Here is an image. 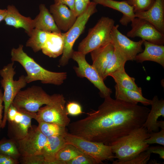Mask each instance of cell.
Masks as SVG:
<instances>
[{
	"label": "cell",
	"instance_id": "obj_1",
	"mask_svg": "<svg viewBox=\"0 0 164 164\" xmlns=\"http://www.w3.org/2000/svg\"><path fill=\"white\" fill-rule=\"evenodd\" d=\"M150 109L110 96L105 97L97 110L70 123V133L87 140L110 145L114 142L143 127Z\"/></svg>",
	"mask_w": 164,
	"mask_h": 164
},
{
	"label": "cell",
	"instance_id": "obj_2",
	"mask_svg": "<svg viewBox=\"0 0 164 164\" xmlns=\"http://www.w3.org/2000/svg\"><path fill=\"white\" fill-rule=\"evenodd\" d=\"M23 47L21 44L16 48H13L11 59L12 62H18L24 68L27 73L25 77L27 83L37 80L44 84L56 85L63 83L67 78L66 72H53L44 69L24 51Z\"/></svg>",
	"mask_w": 164,
	"mask_h": 164
},
{
	"label": "cell",
	"instance_id": "obj_3",
	"mask_svg": "<svg viewBox=\"0 0 164 164\" xmlns=\"http://www.w3.org/2000/svg\"><path fill=\"white\" fill-rule=\"evenodd\" d=\"M149 136L146 129L142 127L113 142L110 145L115 158L117 159L114 161L112 164H121L146 151L149 145L145 141Z\"/></svg>",
	"mask_w": 164,
	"mask_h": 164
},
{
	"label": "cell",
	"instance_id": "obj_4",
	"mask_svg": "<svg viewBox=\"0 0 164 164\" xmlns=\"http://www.w3.org/2000/svg\"><path fill=\"white\" fill-rule=\"evenodd\" d=\"M115 21L108 17H102L90 29L87 36L79 43L78 51L85 55L111 42V33Z\"/></svg>",
	"mask_w": 164,
	"mask_h": 164
},
{
	"label": "cell",
	"instance_id": "obj_5",
	"mask_svg": "<svg viewBox=\"0 0 164 164\" xmlns=\"http://www.w3.org/2000/svg\"><path fill=\"white\" fill-rule=\"evenodd\" d=\"M14 64V62H12L0 70V75L2 77L0 83L1 87L4 90V115L0 125V128H2L5 126L7 121V113L9 108L17 94L27 84L25 76L23 75L20 76L18 80H14V77L16 73Z\"/></svg>",
	"mask_w": 164,
	"mask_h": 164
},
{
	"label": "cell",
	"instance_id": "obj_6",
	"mask_svg": "<svg viewBox=\"0 0 164 164\" xmlns=\"http://www.w3.org/2000/svg\"><path fill=\"white\" fill-rule=\"evenodd\" d=\"M97 5L95 2H90L85 11L77 17L72 26L65 33H62L64 45L62 56L59 61L60 66H66L71 58L74 43L84 30L90 17L97 12Z\"/></svg>",
	"mask_w": 164,
	"mask_h": 164
},
{
	"label": "cell",
	"instance_id": "obj_7",
	"mask_svg": "<svg viewBox=\"0 0 164 164\" xmlns=\"http://www.w3.org/2000/svg\"><path fill=\"white\" fill-rule=\"evenodd\" d=\"M51 97L50 102L40 108L34 119L38 122L43 121L68 126L70 120L68 117L64 96L62 94H55Z\"/></svg>",
	"mask_w": 164,
	"mask_h": 164
},
{
	"label": "cell",
	"instance_id": "obj_8",
	"mask_svg": "<svg viewBox=\"0 0 164 164\" xmlns=\"http://www.w3.org/2000/svg\"><path fill=\"white\" fill-rule=\"evenodd\" d=\"M36 113L17 108L12 104L7 113L9 138L16 141L26 136L32 126V120L34 119Z\"/></svg>",
	"mask_w": 164,
	"mask_h": 164
},
{
	"label": "cell",
	"instance_id": "obj_9",
	"mask_svg": "<svg viewBox=\"0 0 164 164\" xmlns=\"http://www.w3.org/2000/svg\"><path fill=\"white\" fill-rule=\"evenodd\" d=\"M66 144L73 145L83 153L97 160L100 164L104 161L113 160L115 158L111 145L90 141L68 132L64 136Z\"/></svg>",
	"mask_w": 164,
	"mask_h": 164
},
{
	"label": "cell",
	"instance_id": "obj_10",
	"mask_svg": "<svg viewBox=\"0 0 164 164\" xmlns=\"http://www.w3.org/2000/svg\"><path fill=\"white\" fill-rule=\"evenodd\" d=\"M51 97L41 87L33 85L20 90L12 104L17 108L36 113L43 105L50 102Z\"/></svg>",
	"mask_w": 164,
	"mask_h": 164
},
{
	"label": "cell",
	"instance_id": "obj_11",
	"mask_svg": "<svg viewBox=\"0 0 164 164\" xmlns=\"http://www.w3.org/2000/svg\"><path fill=\"white\" fill-rule=\"evenodd\" d=\"M85 54L78 51H73L71 58L75 61L78 66L73 69L77 75L85 77L89 80L99 91L101 96L104 98L110 96L112 91L104 82V80L95 68L87 62Z\"/></svg>",
	"mask_w": 164,
	"mask_h": 164
},
{
	"label": "cell",
	"instance_id": "obj_12",
	"mask_svg": "<svg viewBox=\"0 0 164 164\" xmlns=\"http://www.w3.org/2000/svg\"><path fill=\"white\" fill-rule=\"evenodd\" d=\"M119 25H114L111 33V43L114 48L118 51L127 61L135 60L136 56L143 50L144 40L132 41L121 33Z\"/></svg>",
	"mask_w": 164,
	"mask_h": 164
},
{
	"label": "cell",
	"instance_id": "obj_13",
	"mask_svg": "<svg viewBox=\"0 0 164 164\" xmlns=\"http://www.w3.org/2000/svg\"><path fill=\"white\" fill-rule=\"evenodd\" d=\"M131 29L127 33V36L139 37L142 39L159 45L164 44V34L153 25L144 19L135 17L131 22Z\"/></svg>",
	"mask_w": 164,
	"mask_h": 164
},
{
	"label": "cell",
	"instance_id": "obj_14",
	"mask_svg": "<svg viewBox=\"0 0 164 164\" xmlns=\"http://www.w3.org/2000/svg\"><path fill=\"white\" fill-rule=\"evenodd\" d=\"M47 138L38 126L32 125L26 136L16 141L21 157L41 154V150Z\"/></svg>",
	"mask_w": 164,
	"mask_h": 164
},
{
	"label": "cell",
	"instance_id": "obj_15",
	"mask_svg": "<svg viewBox=\"0 0 164 164\" xmlns=\"http://www.w3.org/2000/svg\"><path fill=\"white\" fill-rule=\"evenodd\" d=\"M50 12L58 28L66 32L72 26L77 18L74 11L63 4L51 5Z\"/></svg>",
	"mask_w": 164,
	"mask_h": 164
},
{
	"label": "cell",
	"instance_id": "obj_16",
	"mask_svg": "<svg viewBox=\"0 0 164 164\" xmlns=\"http://www.w3.org/2000/svg\"><path fill=\"white\" fill-rule=\"evenodd\" d=\"M150 105L151 109L143 126L146 129L149 133L158 132L160 128L164 129V121L158 120L159 117H164V100H159L158 97L155 95L151 100Z\"/></svg>",
	"mask_w": 164,
	"mask_h": 164
},
{
	"label": "cell",
	"instance_id": "obj_17",
	"mask_svg": "<svg viewBox=\"0 0 164 164\" xmlns=\"http://www.w3.org/2000/svg\"><path fill=\"white\" fill-rule=\"evenodd\" d=\"M135 17L147 20L164 34V0H155L147 10L135 13Z\"/></svg>",
	"mask_w": 164,
	"mask_h": 164
},
{
	"label": "cell",
	"instance_id": "obj_18",
	"mask_svg": "<svg viewBox=\"0 0 164 164\" xmlns=\"http://www.w3.org/2000/svg\"><path fill=\"white\" fill-rule=\"evenodd\" d=\"M114 50V48L112 44L110 42L90 52L93 62L92 65L95 68L103 79Z\"/></svg>",
	"mask_w": 164,
	"mask_h": 164
},
{
	"label": "cell",
	"instance_id": "obj_19",
	"mask_svg": "<svg viewBox=\"0 0 164 164\" xmlns=\"http://www.w3.org/2000/svg\"><path fill=\"white\" fill-rule=\"evenodd\" d=\"M6 10L4 20L6 24L15 28L23 29L29 36L34 28L33 19L22 15L13 5H8Z\"/></svg>",
	"mask_w": 164,
	"mask_h": 164
},
{
	"label": "cell",
	"instance_id": "obj_20",
	"mask_svg": "<svg viewBox=\"0 0 164 164\" xmlns=\"http://www.w3.org/2000/svg\"><path fill=\"white\" fill-rule=\"evenodd\" d=\"M145 49L136 56L135 61L142 63L145 61H150L157 63L164 67V46L143 41Z\"/></svg>",
	"mask_w": 164,
	"mask_h": 164
},
{
	"label": "cell",
	"instance_id": "obj_21",
	"mask_svg": "<svg viewBox=\"0 0 164 164\" xmlns=\"http://www.w3.org/2000/svg\"><path fill=\"white\" fill-rule=\"evenodd\" d=\"M64 45L62 33L49 32L41 50L50 57L56 58L62 54Z\"/></svg>",
	"mask_w": 164,
	"mask_h": 164
},
{
	"label": "cell",
	"instance_id": "obj_22",
	"mask_svg": "<svg viewBox=\"0 0 164 164\" xmlns=\"http://www.w3.org/2000/svg\"><path fill=\"white\" fill-rule=\"evenodd\" d=\"M97 4L108 7L118 11L123 14L119 20L120 23L124 26L128 24L135 17L133 7L126 0L117 1L114 0H92Z\"/></svg>",
	"mask_w": 164,
	"mask_h": 164
},
{
	"label": "cell",
	"instance_id": "obj_23",
	"mask_svg": "<svg viewBox=\"0 0 164 164\" xmlns=\"http://www.w3.org/2000/svg\"><path fill=\"white\" fill-rule=\"evenodd\" d=\"M39 9V14L33 19L34 28L48 32H61L45 5L41 4Z\"/></svg>",
	"mask_w": 164,
	"mask_h": 164
},
{
	"label": "cell",
	"instance_id": "obj_24",
	"mask_svg": "<svg viewBox=\"0 0 164 164\" xmlns=\"http://www.w3.org/2000/svg\"><path fill=\"white\" fill-rule=\"evenodd\" d=\"M66 144L63 136L47 137L46 144L41 152V154L44 158V164H54L57 153Z\"/></svg>",
	"mask_w": 164,
	"mask_h": 164
},
{
	"label": "cell",
	"instance_id": "obj_25",
	"mask_svg": "<svg viewBox=\"0 0 164 164\" xmlns=\"http://www.w3.org/2000/svg\"><path fill=\"white\" fill-rule=\"evenodd\" d=\"M114 87L115 99L134 104L140 102L145 106L151 104V100L145 98L142 94L124 88L117 84Z\"/></svg>",
	"mask_w": 164,
	"mask_h": 164
},
{
	"label": "cell",
	"instance_id": "obj_26",
	"mask_svg": "<svg viewBox=\"0 0 164 164\" xmlns=\"http://www.w3.org/2000/svg\"><path fill=\"white\" fill-rule=\"evenodd\" d=\"M116 84L124 88L136 91L142 94V88L137 86L134 78L129 76L126 72L125 66L110 73Z\"/></svg>",
	"mask_w": 164,
	"mask_h": 164
},
{
	"label": "cell",
	"instance_id": "obj_27",
	"mask_svg": "<svg viewBox=\"0 0 164 164\" xmlns=\"http://www.w3.org/2000/svg\"><path fill=\"white\" fill-rule=\"evenodd\" d=\"M82 153L75 146L67 144L57 153L54 164H66L67 162Z\"/></svg>",
	"mask_w": 164,
	"mask_h": 164
},
{
	"label": "cell",
	"instance_id": "obj_28",
	"mask_svg": "<svg viewBox=\"0 0 164 164\" xmlns=\"http://www.w3.org/2000/svg\"><path fill=\"white\" fill-rule=\"evenodd\" d=\"M48 32L34 28L29 36L26 46L30 47L35 53L41 50Z\"/></svg>",
	"mask_w": 164,
	"mask_h": 164
},
{
	"label": "cell",
	"instance_id": "obj_29",
	"mask_svg": "<svg viewBox=\"0 0 164 164\" xmlns=\"http://www.w3.org/2000/svg\"><path fill=\"white\" fill-rule=\"evenodd\" d=\"M38 123L39 129L47 137L54 136H64L68 132L66 127L56 124L43 121Z\"/></svg>",
	"mask_w": 164,
	"mask_h": 164
},
{
	"label": "cell",
	"instance_id": "obj_30",
	"mask_svg": "<svg viewBox=\"0 0 164 164\" xmlns=\"http://www.w3.org/2000/svg\"><path fill=\"white\" fill-rule=\"evenodd\" d=\"M0 154L6 155L19 160L21 157L16 141L9 138H3L0 140Z\"/></svg>",
	"mask_w": 164,
	"mask_h": 164
},
{
	"label": "cell",
	"instance_id": "obj_31",
	"mask_svg": "<svg viewBox=\"0 0 164 164\" xmlns=\"http://www.w3.org/2000/svg\"><path fill=\"white\" fill-rule=\"evenodd\" d=\"M127 61L119 52L114 48L112 58L104 73L103 80H104L110 73L125 66Z\"/></svg>",
	"mask_w": 164,
	"mask_h": 164
},
{
	"label": "cell",
	"instance_id": "obj_32",
	"mask_svg": "<svg viewBox=\"0 0 164 164\" xmlns=\"http://www.w3.org/2000/svg\"><path fill=\"white\" fill-rule=\"evenodd\" d=\"M155 0H126L132 6L135 13L144 11L149 9L154 3Z\"/></svg>",
	"mask_w": 164,
	"mask_h": 164
},
{
	"label": "cell",
	"instance_id": "obj_33",
	"mask_svg": "<svg viewBox=\"0 0 164 164\" xmlns=\"http://www.w3.org/2000/svg\"><path fill=\"white\" fill-rule=\"evenodd\" d=\"M92 157L84 153L66 162V164H99Z\"/></svg>",
	"mask_w": 164,
	"mask_h": 164
},
{
	"label": "cell",
	"instance_id": "obj_34",
	"mask_svg": "<svg viewBox=\"0 0 164 164\" xmlns=\"http://www.w3.org/2000/svg\"><path fill=\"white\" fill-rule=\"evenodd\" d=\"M151 153L147 151L143 152L132 159L121 164H146L149 162Z\"/></svg>",
	"mask_w": 164,
	"mask_h": 164
},
{
	"label": "cell",
	"instance_id": "obj_35",
	"mask_svg": "<svg viewBox=\"0 0 164 164\" xmlns=\"http://www.w3.org/2000/svg\"><path fill=\"white\" fill-rule=\"evenodd\" d=\"M149 136L145 140V142L150 144H157L164 145V129H161L160 131L151 132L149 133Z\"/></svg>",
	"mask_w": 164,
	"mask_h": 164
},
{
	"label": "cell",
	"instance_id": "obj_36",
	"mask_svg": "<svg viewBox=\"0 0 164 164\" xmlns=\"http://www.w3.org/2000/svg\"><path fill=\"white\" fill-rule=\"evenodd\" d=\"M21 164H44V158L42 154L21 156L19 159Z\"/></svg>",
	"mask_w": 164,
	"mask_h": 164
},
{
	"label": "cell",
	"instance_id": "obj_37",
	"mask_svg": "<svg viewBox=\"0 0 164 164\" xmlns=\"http://www.w3.org/2000/svg\"><path fill=\"white\" fill-rule=\"evenodd\" d=\"M66 107L68 114L75 116L81 114L83 112L81 106L76 102H69Z\"/></svg>",
	"mask_w": 164,
	"mask_h": 164
},
{
	"label": "cell",
	"instance_id": "obj_38",
	"mask_svg": "<svg viewBox=\"0 0 164 164\" xmlns=\"http://www.w3.org/2000/svg\"><path fill=\"white\" fill-rule=\"evenodd\" d=\"M88 4L86 3L83 0H74V12L77 17L84 12Z\"/></svg>",
	"mask_w": 164,
	"mask_h": 164
},
{
	"label": "cell",
	"instance_id": "obj_39",
	"mask_svg": "<svg viewBox=\"0 0 164 164\" xmlns=\"http://www.w3.org/2000/svg\"><path fill=\"white\" fill-rule=\"evenodd\" d=\"M151 154L153 153L158 154L160 158L164 159V146L157 145L149 147L147 150Z\"/></svg>",
	"mask_w": 164,
	"mask_h": 164
},
{
	"label": "cell",
	"instance_id": "obj_40",
	"mask_svg": "<svg viewBox=\"0 0 164 164\" xmlns=\"http://www.w3.org/2000/svg\"><path fill=\"white\" fill-rule=\"evenodd\" d=\"M19 160L4 154H0V164H19Z\"/></svg>",
	"mask_w": 164,
	"mask_h": 164
},
{
	"label": "cell",
	"instance_id": "obj_41",
	"mask_svg": "<svg viewBox=\"0 0 164 164\" xmlns=\"http://www.w3.org/2000/svg\"><path fill=\"white\" fill-rule=\"evenodd\" d=\"M75 0H54V3L61 4L68 6L70 9L74 11Z\"/></svg>",
	"mask_w": 164,
	"mask_h": 164
},
{
	"label": "cell",
	"instance_id": "obj_42",
	"mask_svg": "<svg viewBox=\"0 0 164 164\" xmlns=\"http://www.w3.org/2000/svg\"><path fill=\"white\" fill-rule=\"evenodd\" d=\"M3 102V93L2 90L0 89V125L2 121V114L4 108V106L2 105Z\"/></svg>",
	"mask_w": 164,
	"mask_h": 164
},
{
	"label": "cell",
	"instance_id": "obj_43",
	"mask_svg": "<svg viewBox=\"0 0 164 164\" xmlns=\"http://www.w3.org/2000/svg\"><path fill=\"white\" fill-rule=\"evenodd\" d=\"M6 12V9H0V22L4 20Z\"/></svg>",
	"mask_w": 164,
	"mask_h": 164
},
{
	"label": "cell",
	"instance_id": "obj_44",
	"mask_svg": "<svg viewBox=\"0 0 164 164\" xmlns=\"http://www.w3.org/2000/svg\"><path fill=\"white\" fill-rule=\"evenodd\" d=\"M150 162V164L151 163H155V164H159V163H158L155 160H151V161H149Z\"/></svg>",
	"mask_w": 164,
	"mask_h": 164
},
{
	"label": "cell",
	"instance_id": "obj_45",
	"mask_svg": "<svg viewBox=\"0 0 164 164\" xmlns=\"http://www.w3.org/2000/svg\"><path fill=\"white\" fill-rule=\"evenodd\" d=\"M85 2L87 3V4L89 3L90 2V0H83Z\"/></svg>",
	"mask_w": 164,
	"mask_h": 164
}]
</instances>
